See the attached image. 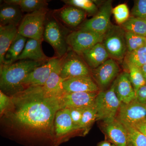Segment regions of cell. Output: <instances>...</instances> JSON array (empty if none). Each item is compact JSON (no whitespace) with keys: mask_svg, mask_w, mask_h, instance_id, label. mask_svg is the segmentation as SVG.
Instances as JSON below:
<instances>
[{"mask_svg":"<svg viewBox=\"0 0 146 146\" xmlns=\"http://www.w3.org/2000/svg\"><path fill=\"white\" fill-rule=\"evenodd\" d=\"M60 60V58L56 57L50 58L42 65L32 71L22 82L24 89L30 86H44Z\"/></svg>","mask_w":146,"mask_h":146,"instance_id":"10","label":"cell"},{"mask_svg":"<svg viewBox=\"0 0 146 146\" xmlns=\"http://www.w3.org/2000/svg\"><path fill=\"white\" fill-rule=\"evenodd\" d=\"M97 112L95 105L84 108L78 129L87 130L96 121Z\"/></svg>","mask_w":146,"mask_h":146,"instance_id":"32","label":"cell"},{"mask_svg":"<svg viewBox=\"0 0 146 146\" xmlns=\"http://www.w3.org/2000/svg\"><path fill=\"white\" fill-rule=\"evenodd\" d=\"M135 100L141 103L146 104V84L136 91Z\"/></svg>","mask_w":146,"mask_h":146,"instance_id":"37","label":"cell"},{"mask_svg":"<svg viewBox=\"0 0 146 146\" xmlns=\"http://www.w3.org/2000/svg\"><path fill=\"white\" fill-rule=\"evenodd\" d=\"M104 35L82 29L72 32L67 38L69 50L81 55L93 46L102 43Z\"/></svg>","mask_w":146,"mask_h":146,"instance_id":"8","label":"cell"},{"mask_svg":"<svg viewBox=\"0 0 146 146\" xmlns=\"http://www.w3.org/2000/svg\"><path fill=\"white\" fill-rule=\"evenodd\" d=\"M46 19L43 40L52 46L56 54V57L61 58L69 50L67 42L68 35L67 30L54 16Z\"/></svg>","mask_w":146,"mask_h":146,"instance_id":"3","label":"cell"},{"mask_svg":"<svg viewBox=\"0 0 146 146\" xmlns=\"http://www.w3.org/2000/svg\"><path fill=\"white\" fill-rule=\"evenodd\" d=\"M140 69L146 81V64L141 67Z\"/></svg>","mask_w":146,"mask_h":146,"instance_id":"39","label":"cell"},{"mask_svg":"<svg viewBox=\"0 0 146 146\" xmlns=\"http://www.w3.org/2000/svg\"><path fill=\"white\" fill-rule=\"evenodd\" d=\"M112 146H116L115 145H112Z\"/></svg>","mask_w":146,"mask_h":146,"instance_id":"41","label":"cell"},{"mask_svg":"<svg viewBox=\"0 0 146 146\" xmlns=\"http://www.w3.org/2000/svg\"><path fill=\"white\" fill-rule=\"evenodd\" d=\"M125 38L127 53L131 52L146 45V37L145 36L125 31Z\"/></svg>","mask_w":146,"mask_h":146,"instance_id":"29","label":"cell"},{"mask_svg":"<svg viewBox=\"0 0 146 146\" xmlns=\"http://www.w3.org/2000/svg\"><path fill=\"white\" fill-rule=\"evenodd\" d=\"M48 9L27 13L18 27V33L28 39L43 41Z\"/></svg>","mask_w":146,"mask_h":146,"instance_id":"5","label":"cell"},{"mask_svg":"<svg viewBox=\"0 0 146 146\" xmlns=\"http://www.w3.org/2000/svg\"><path fill=\"white\" fill-rule=\"evenodd\" d=\"M129 70V79L135 92L142 86L146 84L145 79L141 72L140 68L135 66L127 67Z\"/></svg>","mask_w":146,"mask_h":146,"instance_id":"31","label":"cell"},{"mask_svg":"<svg viewBox=\"0 0 146 146\" xmlns=\"http://www.w3.org/2000/svg\"><path fill=\"white\" fill-rule=\"evenodd\" d=\"M112 1L105 2L93 18L83 23L80 29L104 35L112 25L110 17L112 13Z\"/></svg>","mask_w":146,"mask_h":146,"instance_id":"9","label":"cell"},{"mask_svg":"<svg viewBox=\"0 0 146 146\" xmlns=\"http://www.w3.org/2000/svg\"><path fill=\"white\" fill-rule=\"evenodd\" d=\"M54 126L56 138L63 137L75 130L69 109L62 108L57 111L55 117Z\"/></svg>","mask_w":146,"mask_h":146,"instance_id":"20","label":"cell"},{"mask_svg":"<svg viewBox=\"0 0 146 146\" xmlns=\"http://www.w3.org/2000/svg\"><path fill=\"white\" fill-rule=\"evenodd\" d=\"M115 92L121 103L128 104L136 98V92L127 72H123L115 80Z\"/></svg>","mask_w":146,"mask_h":146,"instance_id":"15","label":"cell"},{"mask_svg":"<svg viewBox=\"0 0 146 146\" xmlns=\"http://www.w3.org/2000/svg\"><path fill=\"white\" fill-rule=\"evenodd\" d=\"M63 2L67 5H72L82 9L90 15H94L98 12L96 5L91 0H64Z\"/></svg>","mask_w":146,"mask_h":146,"instance_id":"30","label":"cell"},{"mask_svg":"<svg viewBox=\"0 0 146 146\" xmlns=\"http://www.w3.org/2000/svg\"><path fill=\"white\" fill-rule=\"evenodd\" d=\"M60 60L42 86L45 94L49 96L60 98L64 94L62 86L63 80L60 77Z\"/></svg>","mask_w":146,"mask_h":146,"instance_id":"23","label":"cell"},{"mask_svg":"<svg viewBox=\"0 0 146 146\" xmlns=\"http://www.w3.org/2000/svg\"><path fill=\"white\" fill-rule=\"evenodd\" d=\"M86 65L89 68L94 70L108 60L109 55L103 44L98 43L82 54Z\"/></svg>","mask_w":146,"mask_h":146,"instance_id":"16","label":"cell"},{"mask_svg":"<svg viewBox=\"0 0 146 146\" xmlns=\"http://www.w3.org/2000/svg\"><path fill=\"white\" fill-rule=\"evenodd\" d=\"M121 26L125 31L146 37V19L130 16Z\"/></svg>","mask_w":146,"mask_h":146,"instance_id":"26","label":"cell"},{"mask_svg":"<svg viewBox=\"0 0 146 146\" xmlns=\"http://www.w3.org/2000/svg\"><path fill=\"white\" fill-rule=\"evenodd\" d=\"M11 104L10 97L0 91V113L2 115Z\"/></svg>","mask_w":146,"mask_h":146,"instance_id":"36","label":"cell"},{"mask_svg":"<svg viewBox=\"0 0 146 146\" xmlns=\"http://www.w3.org/2000/svg\"><path fill=\"white\" fill-rule=\"evenodd\" d=\"M84 108H72L70 110V115L75 130L78 129Z\"/></svg>","mask_w":146,"mask_h":146,"instance_id":"35","label":"cell"},{"mask_svg":"<svg viewBox=\"0 0 146 146\" xmlns=\"http://www.w3.org/2000/svg\"><path fill=\"white\" fill-rule=\"evenodd\" d=\"M100 146H112L111 145V144L107 142H104L102 143Z\"/></svg>","mask_w":146,"mask_h":146,"instance_id":"40","label":"cell"},{"mask_svg":"<svg viewBox=\"0 0 146 146\" xmlns=\"http://www.w3.org/2000/svg\"><path fill=\"white\" fill-rule=\"evenodd\" d=\"M23 13L19 6L4 2L0 9L1 25H12L18 27L23 18Z\"/></svg>","mask_w":146,"mask_h":146,"instance_id":"21","label":"cell"},{"mask_svg":"<svg viewBox=\"0 0 146 146\" xmlns=\"http://www.w3.org/2000/svg\"><path fill=\"white\" fill-rule=\"evenodd\" d=\"M42 41L32 39H28L25 46L18 60H31L37 62H44L50 58L44 53L42 47Z\"/></svg>","mask_w":146,"mask_h":146,"instance_id":"19","label":"cell"},{"mask_svg":"<svg viewBox=\"0 0 146 146\" xmlns=\"http://www.w3.org/2000/svg\"><path fill=\"white\" fill-rule=\"evenodd\" d=\"M125 33L121 26L112 25L104 34L102 44L110 58L120 61L124 59L127 53Z\"/></svg>","mask_w":146,"mask_h":146,"instance_id":"6","label":"cell"},{"mask_svg":"<svg viewBox=\"0 0 146 146\" xmlns=\"http://www.w3.org/2000/svg\"><path fill=\"white\" fill-rule=\"evenodd\" d=\"M44 62L21 60L10 65H3L0 68L1 91L11 97L23 91L25 89L22 82L26 77Z\"/></svg>","mask_w":146,"mask_h":146,"instance_id":"2","label":"cell"},{"mask_svg":"<svg viewBox=\"0 0 146 146\" xmlns=\"http://www.w3.org/2000/svg\"><path fill=\"white\" fill-rule=\"evenodd\" d=\"M11 104L3 122L9 133L31 138H54V121L60 109L59 98L45 94L42 86H30L10 97Z\"/></svg>","mask_w":146,"mask_h":146,"instance_id":"1","label":"cell"},{"mask_svg":"<svg viewBox=\"0 0 146 146\" xmlns=\"http://www.w3.org/2000/svg\"><path fill=\"white\" fill-rule=\"evenodd\" d=\"M4 1L18 5L23 12L28 13L47 9L48 5V1L45 0H6Z\"/></svg>","mask_w":146,"mask_h":146,"instance_id":"25","label":"cell"},{"mask_svg":"<svg viewBox=\"0 0 146 146\" xmlns=\"http://www.w3.org/2000/svg\"><path fill=\"white\" fill-rule=\"evenodd\" d=\"M18 33V27L0 25V68L4 64L6 53Z\"/></svg>","mask_w":146,"mask_h":146,"instance_id":"22","label":"cell"},{"mask_svg":"<svg viewBox=\"0 0 146 146\" xmlns=\"http://www.w3.org/2000/svg\"><path fill=\"white\" fill-rule=\"evenodd\" d=\"M27 39L28 38L19 33L17 34L6 53L3 65H10L17 61L25 46Z\"/></svg>","mask_w":146,"mask_h":146,"instance_id":"24","label":"cell"},{"mask_svg":"<svg viewBox=\"0 0 146 146\" xmlns=\"http://www.w3.org/2000/svg\"><path fill=\"white\" fill-rule=\"evenodd\" d=\"M98 92H76L64 93L59 98L60 109L82 108L95 106Z\"/></svg>","mask_w":146,"mask_h":146,"instance_id":"12","label":"cell"},{"mask_svg":"<svg viewBox=\"0 0 146 146\" xmlns=\"http://www.w3.org/2000/svg\"><path fill=\"white\" fill-rule=\"evenodd\" d=\"M117 115L121 122L132 125L146 119V104L135 99L129 103H121Z\"/></svg>","mask_w":146,"mask_h":146,"instance_id":"11","label":"cell"},{"mask_svg":"<svg viewBox=\"0 0 146 146\" xmlns=\"http://www.w3.org/2000/svg\"><path fill=\"white\" fill-rule=\"evenodd\" d=\"M94 70V76L97 84L102 88H105L117 75L119 68L116 60L110 58Z\"/></svg>","mask_w":146,"mask_h":146,"instance_id":"14","label":"cell"},{"mask_svg":"<svg viewBox=\"0 0 146 146\" xmlns=\"http://www.w3.org/2000/svg\"><path fill=\"white\" fill-rule=\"evenodd\" d=\"M122 123L125 127L127 133V146H146V137L143 133L133 126Z\"/></svg>","mask_w":146,"mask_h":146,"instance_id":"28","label":"cell"},{"mask_svg":"<svg viewBox=\"0 0 146 146\" xmlns=\"http://www.w3.org/2000/svg\"><path fill=\"white\" fill-rule=\"evenodd\" d=\"M126 67L135 66L140 68L146 64V45L131 52L127 53L124 59Z\"/></svg>","mask_w":146,"mask_h":146,"instance_id":"27","label":"cell"},{"mask_svg":"<svg viewBox=\"0 0 146 146\" xmlns=\"http://www.w3.org/2000/svg\"><path fill=\"white\" fill-rule=\"evenodd\" d=\"M90 69L79 55L69 50L60 58V76L63 80L90 76Z\"/></svg>","mask_w":146,"mask_h":146,"instance_id":"7","label":"cell"},{"mask_svg":"<svg viewBox=\"0 0 146 146\" xmlns=\"http://www.w3.org/2000/svg\"><path fill=\"white\" fill-rule=\"evenodd\" d=\"M131 15L134 17L146 19V0L134 1Z\"/></svg>","mask_w":146,"mask_h":146,"instance_id":"34","label":"cell"},{"mask_svg":"<svg viewBox=\"0 0 146 146\" xmlns=\"http://www.w3.org/2000/svg\"><path fill=\"white\" fill-rule=\"evenodd\" d=\"M56 13L60 21L72 27L78 26L82 23L86 18L87 13L82 9L69 5L56 10Z\"/></svg>","mask_w":146,"mask_h":146,"instance_id":"17","label":"cell"},{"mask_svg":"<svg viewBox=\"0 0 146 146\" xmlns=\"http://www.w3.org/2000/svg\"><path fill=\"white\" fill-rule=\"evenodd\" d=\"M121 102L115 92V81L106 91L98 93L95 101L97 112V120L110 122L117 117Z\"/></svg>","mask_w":146,"mask_h":146,"instance_id":"4","label":"cell"},{"mask_svg":"<svg viewBox=\"0 0 146 146\" xmlns=\"http://www.w3.org/2000/svg\"><path fill=\"white\" fill-rule=\"evenodd\" d=\"M112 13L117 23L120 26L125 23L130 17L129 9L125 4L118 5L112 9Z\"/></svg>","mask_w":146,"mask_h":146,"instance_id":"33","label":"cell"},{"mask_svg":"<svg viewBox=\"0 0 146 146\" xmlns=\"http://www.w3.org/2000/svg\"><path fill=\"white\" fill-rule=\"evenodd\" d=\"M131 125L137 129L146 137V119Z\"/></svg>","mask_w":146,"mask_h":146,"instance_id":"38","label":"cell"},{"mask_svg":"<svg viewBox=\"0 0 146 146\" xmlns=\"http://www.w3.org/2000/svg\"><path fill=\"white\" fill-rule=\"evenodd\" d=\"M104 131L116 146H127V133L124 125L117 118L105 123Z\"/></svg>","mask_w":146,"mask_h":146,"instance_id":"18","label":"cell"},{"mask_svg":"<svg viewBox=\"0 0 146 146\" xmlns=\"http://www.w3.org/2000/svg\"><path fill=\"white\" fill-rule=\"evenodd\" d=\"M62 86L64 93L99 92V86L90 76L65 80Z\"/></svg>","mask_w":146,"mask_h":146,"instance_id":"13","label":"cell"}]
</instances>
